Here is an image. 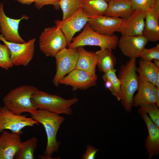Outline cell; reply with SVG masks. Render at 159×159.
Wrapping results in <instances>:
<instances>
[{
  "label": "cell",
  "mask_w": 159,
  "mask_h": 159,
  "mask_svg": "<svg viewBox=\"0 0 159 159\" xmlns=\"http://www.w3.org/2000/svg\"><path fill=\"white\" fill-rule=\"evenodd\" d=\"M104 0L107 3H108L110 0Z\"/></svg>",
  "instance_id": "38"
},
{
  "label": "cell",
  "mask_w": 159,
  "mask_h": 159,
  "mask_svg": "<svg viewBox=\"0 0 159 159\" xmlns=\"http://www.w3.org/2000/svg\"><path fill=\"white\" fill-rule=\"evenodd\" d=\"M147 127L148 135L145 140V147L148 155V159L159 153V128L153 122L148 114L138 111Z\"/></svg>",
  "instance_id": "18"
},
{
  "label": "cell",
  "mask_w": 159,
  "mask_h": 159,
  "mask_svg": "<svg viewBox=\"0 0 159 159\" xmlns=\"http://www.w3.org/2000/svg\"><path fill=\"white\" fill-rule=\"evenodd\" d=\"M38 139L34 137L22 142L14 159H34V154L37 146Z\"/></svg>",
  "instance_id": "26"
},
{
  "label": "cell",
  "mask_w": 159,
  "mask_h": 159,
  "mask_svg": "<svg viewBox=\"0 0 159 159\" xmlns=\"http://www.w3.org/2000/svg\"><path fill=\"white\" fill-rule=\"evenodd\" d=\"M139 57L149 61L153 59L159 60V44L149 49L144 48L140 53Z\"/></svg>",
  "instance_id": "30"
},
{
  "label": "cell",
  "mask_w": 159,
  "mask_h": 159,
  "mask_svg": "<svg viewBox=\"0 0 159 159\" xmlns=\"http://www.w3.org/2000/svg\"><path fill=\"white\" fill-rule=\"evenodd\" d=\"M146 11L136 10L129 17L125 19L118 31L122 35H143Z\"/></svg>",
  "instance_id": "15"
},
{
  "label": "cell",
  "mask_w": 159,
  "mask_h": 159,
  "mask_svg": "<svg viewBox=\"0 0 159 159\" xmlns=\"http://www.w3.org/2000/svg\"><path fill=\"white\" fill-rule=\"evenodd\" d=\"M78 56L77 48L65 47L55 56L56 70L52 80L53 84L58 86L62 79L76 67Z\"/></svg>",
  "instance_id": "9"
},
{
  "label": "cell",
  "mask_w": 159,
  "mask_h": 159,
  "mask_svg": "<svg viewBox=\"0 0 159 159\" xmlns=\"http://www.w3.org/2000/svg\"><path fill=\"white\" fill-rule=\"evenodd\" d=\"M29 18L26 15H23L20 18L17 19L8 17L4 11V4H0V31L6 41L16 43L25 42L19 33V25L21 20Z\"/></svg>",
  "instance_id": "12"
},
{
  "label": "cell",
  "mask_w": 159,
  "mask_h": 159,
  "mask_svg": "<svg viewBox=\"0 0 159 159\" xmlns=\"http://www.w3.org/2000/svg\"><path fill=\"white\" fill-rule=\"evenodd\" d=\"M77 48L78 56L75 69L96 74V67L97 62L96 52L87 50L83 46Z\"/></svg>",
  "instance_id": "21"
},
{
  "label": "cell",
  "mask_w": 159,
  "mask_h": 159,
  "mask_svg": "<svg viewBox=\"0 0 159 159\" xmlns=\"http://www.w3.org/2000/svg\"><path fill=\"white\" fill-rule=\"evenodd\" d=\"M38 88L31 85L21 86L11 90L4 97V105L13 113L21 115L28 112L35 114L38 110L31 100L32 94Z\"/></svg>",
  "instance_id": "3"
},
{
  "label": "cell",
  "mask_w": 159,
  "mask_h": 159,
  "mask_svg": "<svg viewBox=\"0 0 159 159\" xmlns=\"http://www.w3.org/2000/svg\"><path fill=\"white\" fill-rule=\"evenodd\" d=\"M138 82V92L133 98V106L156 104L157 88L153 84L139 78Z\"/></svg>",
  "instance_id": "19"
},
{
  "label": "cell",
  "mask_w": 159,
  "mask_h": 159,
  "mask_svg": "<svg viewBox=\"0 0 159 159\" xmlns=\"http://www.w3.org/2000/svg\"><path fill=\"white\" fill-rule=\"evenodd\" d=\"M0 135V159H14L22 142L21 135L3 130Z\"/></svg>",
  "instance_id": "16"
},
{
  "label": "cell",
  "mask_w": 159,
  "mask_h": 159,
  "mask_svg": "<svg viewBox=\"0 0 159 159\" xmlns=\"http://www.w3.org/2000/svg\"><path fill=\"white\" fill-rule=\"evenodd\" d=\"M153 60L155 65L159 68V60L153 59Z\"/></svg>",
  "instance_id": "37"
},
{
  "label": "cell",
  "mask_w": 159,
  "mask_h": 159,
  "mask_svg": "<svg viewBox=\"0 0 159 159\" xmlns=\"http://www.w3.org/2000/svg\"><path fill=\"white\" fill-rule=\"evenodd\" d=\"M136 62V58H130L125 64L120 66L117 77L120 82L121 103L125 110L128 112L132 110L134 94L139 85Z\"/></svg>",
  "instance_id": "2"
},
{
  "label": "cell",
  "mask_w": 159,
  "mask_h": 159,
  "mask_svg": "<svg viewBox=\"0 0 159 159\" xmlns=\"http://www.w3.org/2000/svg\"><path fill=\"white\" fill-rule=\"evenodd\" d=\"M89 19L81 8L65 19L55 20V26L64 34L67 46L71 43L74 34L83 28Z\"/></svg>",
  "instance_id": "10"
},
{
  "label": "cell",
  "mask_w": 159,
  "mask_h": 159,
  "mask_svg": "<svg viewBox=\"0 0 159 159\" xmlns=\"http://www.w3.org/2000/svg\"><path fill=\"white\" fill-rule=\"evenodd\" d=\"M97 78L96 74L74 69L62 79L60 84L70 86L73 91L85 90L96 86Z\"/></svg>",
  "instance_id": "11"
},
{
  "label": "cell",
  "mask_w": 159,
  "mask_h": 159,
  "mask_svg": "<svg viewBox=\"0 0 159 159\" xmlns=\"http://www.w3.org/2000/svg\"><path fill=\"white\" fill-rule=\"evenodd\" d=\"M116 72V70L115 69L110 70L104 73L102 77L106 87L118 101H120L121 98L120 82Z\"/></svg>",
  "instance_id": "25"
},
{
  "label": "cell",
  "mask_w": 159,
  "mask_h": 159,
  "mask_svg": "<svg viewBox=\"0 0 159 159\" xmlns=\"http://www.w3.org/2000/svg\"><path fill=\"white\" fill-rule=\"evenodd\" d=\"M0 40L9 49L10 59L13 66L25 67L29 64L34 54L35 38L24 43H16L6 41L1 34Z\"/></svg>",
  "instance_id": "7"
},
{
  "label": "cell",
  "mask_w": 159,
  "mask_h": 159,
  "mask_svg": "<svg viewBox=\"0 0 159 159\" xmlns=\"http://www.w3.org/2000/svg\"><path fill=\"white\" fill-rule=\"evenodd\" d=\"M148 42L147 39L143 35H122L118 39L117 46L125 56L130 58H137Z\"/></svg>",
  "instance_id": "14"
},
{
  "label": "cell",
  "mask_w": 159,
  "mask_h": 159,
  "mask_svg": "<svg viewBox=\"0 0 159 159\" xmlns=\"http://www.w3.org/2000/svg\"><path fill=\"white\" fill-rule=\"evenodd\" d=\"M107 3L106 16L126 19L135 10L130 0H110Z\"/></svg>",
  "instance_id": "20"
},
{
  "label": "cell",
  "mask_w": 159,
  "mask_h": 159,
  "mask_svg": "<svg viewBox=\"0 0 159 159\" xmlns=\"http://www.w3.org/2000/svg\"><path fill=\"white\" fill-rule=\"evenodd\" d=\"M30 114L34 120L42 125L47 136L44 155H38V156L42 159H52V156L58 151L61 144V142L57 140V135L61 125L65 120L64 118L59 114L43 109L38 110L37 112L35 114Z\"/></svg>",
  "instance_id": "1"
},
{
  "label": "cell",
  "mask_w": 159,
  "mask_h": 159,
  "mask_svg": "<svg viewBox=\"0 0 159 159\" xmlns=\"http://www.w3.org/2000/svg\"><path fill=\"white\" fill-rule=\"evenodd\" d=\"M19 2L24 4H30L34 2L35 0H16Z\"/></svg>",
  "instance_id": "34"
},
{
  "label": "cell",
  "mask_w": 159,
  "mask_h": 159,
  "mask_svg": "<svg viewBox=\"0 0 159 159\" xmlns=\"http://www.w3.org/2000/svg\"><path fill=\"white\" fill-rule=\"evenodd\" d=\"M61 0H35L34 2L36 7L40 9L43 6L48 5H53L57 8L59 7V4Z\"/></svg>",
  "instance_id": "33"
},
{
  "label": "cell",
  "mask_w": 159,
  "mask_h": 159,
  "mask_svg": "<svg viewBox=\"0 0 159 159\" xmlns=\"http://www.w3.org/2000/svg\"><path fill=\"white\" fill-rule=\"evenodd\" d=\"M59 6L62 12V20H63L68 18L82 8V0H61Z\"/></svg>",
  "instance_id": "27"
},
{
  "label": "cell",
  "mask_w": 159,
  "mask_h": 159,
  "mask_svg": "<svg viewBox=\"0 0 159 159\" xmlns=\"http://www.w3.org/2000/svg\"><path fill=\"white\" fill-rule=\"evenodd\" d=\"M155 85L157 88H159V73L157 75Z\"/></svg>",
  "instance_id": "36"
},
{
  "label": "cell",
  "mask_w": 159,
  "mask_h": 159,
  "mask_svg": "<svg viewBox=\"0 0 159 159\" xmlns=\"http://www.w3.org/2000/svg\"><path fill=\"white\" fill-rule=\"evenodd\" d=\"M82 32L73 37L68 48H77L85 46L99 47L101 49L106 48L112 50L117 46L118 38L116 36H107L100 34L92 29L87 23Z\"/></svg>",
  "instance_id": "5"
},
{
  "label": "cell",
  "mask_w": 159,
  "mask_h": 159,
  "mask_svg": "<svg viewBox=\"0 0 159 159\" xmlns=\"http://www.w3.org/2000/svg\"><path fill=\"white\" fill-rule=\"evenodd\" d=\"M156 104L159 108V88H157V102Z\"/></svg>",
  "instance_id": "35"
},
{
  "label": "cell",
  "mask_w": 159,
  "mask_h": 159,
  "mask_svg": "<svg viewBox=\"0 0 159 159\" xmlns=\"http://www.w3.org/2000/svg\"><path fill=\"white\" fill-rule=\"evenodd\" d=\"M82 9L89 18L104 15L108 6L104 0H82Z\"/></svg>",
  "instance_id": "24"
},
{
  "label": "cell",
  "mask_w": 159,
  "mask_h": 159,
  "mask_svg": "<svg viewBox=\"0 0 159 159\" xmlns=\"http://www.w3.org/2000/svg\"><path fill=\"white\" fill-rule=\"evenodd\" d=\"M112 49L106 48L96 52L97 56V66L98 70L104 73L114 69L117 59Z\"/></svg>",
  "instance_id": "23"
},
{
  "label": "cell",
  "mask_w": 159,
  "mask_h": 159,
  "mask_svg": "<svg viewBox=\"0 0 159 159\" xmlns=\"http://www.w3.org/2000/svg\"><path fill=\"white\" fill-rule=\"evenodd\" d=\"M136 71L139 79L155 85L157 75L159 73V68L152 61L140 59L138 66L136 67Z\"/></svg>",
  "instance_id": "22"
},
{
  "label": "cell",
  "mask_w": 159,
  "mask_h": 159,
  "mask_svg": "<svg viewBox=\"0 0 159 159\" xmlns=\"http://www.w3.org/2000/svg\"><path fill=\"white\" fill-rule=\"evenodd\" d=\"M159 0H155L153 6L146 11L143 36L148 41L159 40Z\"/></svg>",
  "instance_id": "17"
},
{
  "label": "cell",
  "mask_w": 159,
  "mask_h": 159,
  "mask_svg": "<svg viewBox=\"0 0 159 159\" xmlns=\"http://www.w3.org/2000/svg\"><path fill=\"white\" fill-rule=\"evenodd\" d=\"M139 107L138 111L148 114L151 120L159 128V109L156 104L144 105Z\"/></svg>",
  "instance_id": "28"
},
{
  "label": "cell",
  "mask_w": 159,
  "mask_h": 159,
  "mask_svg": "<svg viewBox=\"0 0 159 159\" xmlns=\"http://www.w3.org/2000/svg\"><path fill=\"white\" fill-rule=\"evenodd\" d=\"M67 45L64 34L55 26L45 28L39 37L40 49L46 57H54Z\"/></svg>",
  "instance_id": "6"
},
{
  "label": "cell",
  "mask_w": 159,
  "mask_h": 159,
  "mask_svg": "<svg viewBox=\"0 0 159 159\" xmlns=\"http://www.w3.org/2000/svg\"><path fill=\"white\" fill-rule=\"evenodd\" d=\"M31 100L35 107L58 114L70 115L73 113L71 106L79 100L74 96L67 99L55 95L39 90L32 94Z\"/></svg>",
  "instance_id": "4"
},
{
  "label": "cell",
  "mask_w": 159,
  "mask_h": 159,
  "mask_svg": "<svg viewBox=\"0 0 159 159\" xmlns=\"http://www.w3.org/2000/svg\"><path fill=\"white\" fill-rule=\"evenodd\" d=\"M26 115L14 114L4 105L0 107V133L4 130H8L21 135L24 127L39 125L37 121L32 117H27Z\"/></svg>",
  "instance_id": "8"
},
{
  "label": "cell",
  "mask_w": 159,
  "mask_h": 159,
  "mask_svg": "<svg viewBox=\"0 0 159 159\" xmlns=\"http://www.w3.org/2000/svg\"><path fill=\"white\" fill-rule=\"evenodd\" d=\"M13 66L9 49L5 44L0 43V68L8 70Z\"/></svg>",
  "instance_id": "29"
},
{
  "label": "cell",
  "mask_w": 159,
  "mask_h": 159,
  "mask_svg": "<svg viewBox=\"0 0 159 159\" xmlns=\"http://www.w3.org/2000/svg\"><path fill=\"white\" fill-rule=\"evenodd\" d=\"M125 19L103 15L89 18L87 24L95 32L111 36L115 32H118Z\"/></svg>",
  "instance_id": "13"
},
{
  "label": "cell",
  "mask_w": 159,
  "mask_h": 159,
  "mask_svg": "<svg viewBox=\"0 0 159 159\" xmlns=\"http://www.w3.org/2000/svg\"><path fill=\"white\" fill-rule=\"evenodd\" d=\"M136 10L146 11L153 5L155 0H130Z\"/></svg>",
  "instance_id": "31"
},
{
  "label": "cell",
  "mask_w": 159,
  "mask_h": 159,
  "mask_svg": "<svg viewBox=\"0 0 159 159\" xmlns=\"http://www.w3.org/2000/svg\"><path fill=\"white\" fill-rule=\"evenodd\" d=\"M99 151V149L89 145L86 147V150L83 154L82 159H94L96 153Z\"/></svg>",
  "instance_id": "32"
}]
</instances>
